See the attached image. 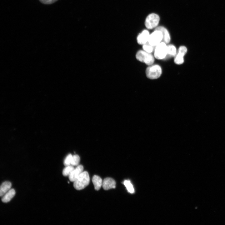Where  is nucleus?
Masks as SVG:
<instances>
[{"label":"nucleus","instance_id":"obj_15","mask_svg":"<svg viewBox=\"0 0 225 225\" xmlns=\"http://www.w3.org/2000/svg\"><path fill=\"white\" fill-rule=\"evenodd\" d=\"M184 55L178 52V53L175 56L174 62L177 64H182L184 62L183 56Z\"/></svg>","mask_w":225,"mask_h":225},{"label":"nucleus","instance_id":"obj_19","mask_svg":"<svg viewBox=\"0 0 225 225\" xmlns=\"http://www.w3.org/2000/svg\"><path fill=\"white\" fill-rule=\"evenodd\" d=\"M154 47H155L150 45L147 42L143 45L142 49L143 50L146 52L151 53L153 51Z\"/></svg>","mask_w":225,"mask_h":225},{"label":"nucleus","instance_id":"obj_5","mask_svg":"<svg viewBox=\"0 0 225 225\" xmlns=\"http://www.w3.org/2000/svg\"><path fill=\"white\" fill-rule=\"evenodd\" d=\"M167 45L165 42H162L155 47L154 56L159 60L165 59L167 53Z\"/></svg>","mask_w":225,"mask_h":225},{"label":"nucleus","instance_id":"obj_13","mask_svg":"<svg viewBox=\"0 0 225 225\" xmlns=\"http://www.w3.org/2000/svg\"><path fill=\"white\" fill-rule=\"evenodd\" d=\"M94 188L96 190H98L102 186V178L99 176L95 175L92 179Z\"/></svg>","mask_w":225,"mask_h":225},{"label":"nucleus","instance_id":"obj_14","mask_svg":"<svg viewBox=\"0 0 225 225\" xmlns=\"http://www.w3.org/2000/svg\"><path fill=\"white\" fill-rule=\"evenodd\" d=\"M167 53L165 59H167L175 57L177 53V50L175 47L172 44L167 45Z\"/></svg>","mask_w":225,"mask_h":225},{"label":"nucleus","instance_id":"obj_7","mask_svg":"<svg viewBox=\"0 0 225 225\" xmlns=\"http://www.w3.org/2000/svg\"><path fill=\"white\" fill-rule=\"evenodd\" d=\"M150 33L147 30L144 29L140 33L137 37L138 43L140 45H143L148 42Z\"/></svg>","mask_w":225,"mask_h":225},{"label":"nucleus","instance_id":"obj_20","mask_svg":"<svg viewBox=\"0 0 225 225\" xmlns=\"http://www.w3.org/2000/svg\"><path fill=\"white\" fill-rule=\"evenodd\" d=\"M72 157V155L69 154L65 158L63 162L65 166L71 165Z\"/></svg>","mask_w":225,"mask_h":225},{"label":"nucleus","instance_id":"obj_6","mask_svg":"<svg viewBox=\"0 0 225 225\" xmlns=\"http://www.w3.org/2000/svg\"><path fill=\"white\" fill-rule=\"evenodd\" d=\"M163 35L162 32L154 30L150 34L148 43L150 45L155 47L162 41Z\"/></svg>","mask_w":225,"mask_h":225},{"label":"nucleus","instance_id":"obj_1","mask_svg":"<svg viewBox=\"0 0 225 225\" xmlns=\"http://www.w3.org/2000/svg\"><path fill=\"white\" fill-rule=\"evenodd\" d=\"M90 178L88 172L83 171L80 176L73 182V186L77 190L85 188L89 184Z\"/></svg>","mask_w":225,"mask_h":225},{"label":"nucleus","instance_id":"obj_16","mask_svg":"<svg viewBox=\"0 0 225 225\" xmlns=\"http://www.w3.org/2000/svg\"><path fill=\"white\" fill-rule=\"evenodd\" d=\"M74 168L73 166L72 165L66 166L63 170L62 174L64 176H69Z\"/></svg>","mask_w":225,"mask_h":225},{"label":"nucleus","instance_id":"obj_12","mask_svg":"<svg viewBox=\"0 0 225 225\" xmlns=\"http://www.w3.org/2000/svg\"><path fill=\"white\" fill-rule=\"evenodd\" d=\"M12 184L9 181H5L2 183L0 187V196L2 197L11 188Z\"/></svg>","mask_w":225,"mask_h":225},{"label":"nucleus","instance_id":"obj_9","mask_svg":"<svg viewBox=\"0 0 225 225\" xmlns=\"http://www.w3.org/2000/svg\"><path fill=\"white\" fill-rule=\"evenodd\" d=\"M155 30L161 31L162 34L163 39L162 41L166 44L168 43L171 40L170 34L168 30L165 27L162 26H158L155 29Z\"/></svg>","mask_w":225,"mask_h":225},{"label":"nucleus","instance_id":"obj_2","mask_svg":"<svg viewBox=\"0 0 225 225\" xmlns=\"http://www.w3.org/2000/svg\"><path fill=\"white\" fill-rule=\"evenodd\" d=\"M136 57L139 61L148 65H152L154 61L153 56L151 53L144 50H139L136 54Z\"/></svg>","mask_w":225,"mask_h":225},{"label":"nucleus","instance_id":"obj_17","mask_svg":"<svg viewBox=\"0 0 225 225\" xmlns=\"http://www.w3.org/2000/svg\"><path fill=\"white\" fill-rule=\"evenodd\" d=\"M123 184L129 192L131 193L134 192V190L133 187L129 180H125L123 182Z\"/></svg>","mask_w":225,"mask_h":225},{"label":"nucleus","instance_id":"obj_18","mask_svg":"<svg viewBox=\"0 0 225 225\" xmlns=\"http://www.w3.org/2000/svg\"><path fill=\"white\" fill-rule=\"evenodd\" d=\"M80 161L79 156L77 154L72 156V160L71 162V165L74 166H78Z\"/></svg>","mask_w":225,"mask_h":225},{"label":"nucleus","instance_id":"obj_4","mask_svg":"<svg viewBox=\"0 0 225 225\" xmlns=\"http://www.w3.org/2000/svg\"><path fill=\"white\" fill-rule=\"evenodd\" d=\"M162 73L161 67L157 64L150 65L147 68L146 71L147 77L151 79L158 78L161 76Z\"/></svg>","mask_w":225,"mask_h":225},{"label":"nucleus","instance_id":"obj_8","mask_svg":"<svg viewBox=\"0 0 225 225\" xmlns=\"http://www.w3.org/2000/svg\"><path fill=\"white\" fill-rule=\"evenodd\" d=\"M83 167L82 165L77 166L68 176L70 181L74 182L83 172Z\"/></svg>","mask_w":225,"mask_h":225},{"label":"nucleus","instance_id":"obj_21","mask_svg":"<svg viewBox=\"0 0 225 225\" xmlns=\"http://www.w3.org/2000/svg\"><path fill=\"white\" fill-rule=\"evenodd\" d=\"M39 1L42 3L44 4H52L58 0H39Z\"/></svg>","mask_w":225,"mask_h":225},{"label":"nucleus","instance_id":"obj_11","mask_svg":"<svg viewBox=\"0 0 225 225\" xmlns=\"http://www.w3.org/2000/svg\"><path fill=\"white\" fill-rule=\"evenodd\" d=\"M16 192L14 189H11L9 191L4 194L2 198V201L4 203H7L9 202L14 196Z\"/></svg>","mask_w":225,"mask_h":225},{"label":"nucleus","instance_id":"obj_3","mask_svg":"<svg viewBox=\"0 0 225 225\" xmlns=\"http://www.w3.org/2000/svg\"><path fill=\"white\" fill-rule=\"evenodd\" d=\"M160 18L159 16L157 14L151 13L146 17L145 21V25L146 28L148 29H152L156 28L158 27Z\"/></svg>","mask_w":225,"mask_h":225},{"label":"nucleus","instance_id":"obj_10","mask_svg":"<svg viewBox=\"0 0 225 225\" xmlns=\"http://www.w3.org/2000/svg\"><path fill=\"white\" fill-rule=\"evenodd\" d=\"M102 186L105 190L114 188L116 187V182L111 178H107L103 181Z\"/></svg>","mask_w":225,"mask_h":225}]
</instances>
